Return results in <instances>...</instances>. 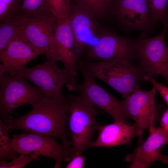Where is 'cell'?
<instances>
[{
    "label": "cell",
    "mask_w": 168,
    "mask_h": 168,
    "mask_svg": "<svg viewBox=\"0 0 168 168\" xmlns=\"http://www.w3.org/2000/svg\"><path fill=\"white\" fill-rule=\"evenodd\" d=\"M28 114L12 119L4 120L9 130L19 129L58 138L63 144L71 148V134L67 128L69 105L67 97L63 102L46 96L32 105Z\"/></svg>",
    "instance_id": "cell-1"
},
{
    "label": "cell",
    "mask_w": 168,
    "mask_h": 168,
    "mask_svg": "<svg viewBox=\"0 0 168 168\" xmlns=\"http://www.w3.org/2000/svg\"><path fill=\"white\" fill-rule=\"evenodd\" d=\"M67 97L69 105L68 122L72 146L66 159L70 161L73 156L82 155L85 150L93 147V136L102 124L96 119L100 111L90 102L75 94Z\"/></svg>",
    "instance_id": "cell-2"
},
{
    "label": "cell",
    "mask_w": 168,
    "mask_h": 168,
    "mask_svg": "<svg viewBox=\"0 0 168 168\" xmlns=\"http://www.w3.org/2000/svg\"><path fill=\"white\" fill-rule=\"evenodd\" d=\"M83 62L95 78L104 81L119 92L124 99L140 89V84L148 81L151 77L140 65L136 67L131 64L105 61Z\"/></svg>",
    "instance_id": "cell-3"
},
{
    "label": "cell",
    "mask_w": 168,
    "mask_h": 168,
    "mask_svg": "<svg viewBox=\"0 0 168 168\" xmlns=\"http://www.w3.org/2000/svg\"><path fill=\"white\" fill-rule=\"evenodd\" d=\"M17 75L23 77L34 83L45 95L54 98L59 102L65 101L62 90L66 85L69 91L76 90V79L68 71L61 68L57 62L47 60L30 68L26 67L20 69Z\"/></svg>",
    "instance_id": "cell-4"
},
{
    "label": "cell",
    "mask_w": 168,
    "mask_h": 168,
    "mask_svg": "<svg viewBox=\"0 0 168 168\" xmlns=\"http://www.w3.org/2000/svg\"><path fill=\"white\" fill-rule=\"evenodd\" d=\"M138 39L132 40L107 30L100 31L96 44L89 46L86 56L90 62L105 61L132 64L138 58Z\"/></svg>",
    "instance_id": "cell-5"
},
{
    "label": "cell",
    "mask_w": 168,
    "mask_h": 168,
    "mask_svg": "<svg viewBox=\"0 0 168 168\" xmlns=\"http://www.w3.org/2000/svg\"><path fill=\"white\" fill-rule=\"evenodd\" d=\"M26 79L18 75H8L0 81V119L11 118L10 114L17 108L32 105L46 96L40 89L29 84Z\"/></svg>",
    "instance_id": "cell-6"
},
{
    "label": "cell",
    "mask_w": 168,
    "mask_h": 168,
    "mask_svg": "<svg viewBox=\"0 0 168 168\" xmlns=\"http://www.w3.org/2000/svg\"><path fill=\"white\" fill-rule=\"evenodd\" d=\"M10 147L17 154L51 158L55 161V168L61 167L62 163L68 156L71 149L58 144L53 138L30 132L14 134Z\"/></svg>",
    "instance_id": "cell-7"
},
{
    "label": "cell",
    "mask_w": 168,
    "mask_h": 168,
    "mask_svg": "<svg viewBox=\"0 0 168 168\" xmlns=\"http://www.w3.org/2000/svg\"><path fill=\"white\" fill-rule=\"evenodd\" d=\"M168 28L163 26L157 35L149 38L142 35L138 39L137 44L138 58L140 65L150 77L160 75L168 82V47L165 39Z\"/></svg>",
    "instance_id": "cell-8"
},
{
    "label": "cell",
    "mask_w": 168,
    "mask_h": 168,
    "mask_svg": "<svg viewBox=\"0 0 168 168\" xmlns=\"http://www.w3.org/2000/svg\"><path fill=\"white\" fill-rule=\"evenodd\" d=\"M78 68L83 75V81L77 84L76 90L80 96L94 106L109 114L115 121L128 123L122 101H119L101 87L86 68L83 61L78 64Z\"/></svg>",
    "instance_id": "cell-9"
},
{
    "label": "cell",
    "mask_w": 168,
    "mask_h": 168,
    "mask_svg": "<svg viewBox=\"0 0 168 168\" xmlns=\"http://www.w3.org/2000/svg\"><path fill=\"white\" fill-rule=\"evenodd\" d=\"M156 90L139 89L130 94L122 101L125 112L128 118L133 119L138 131L139 144L144 141L143 131H149L155 128L157 109L155 95Z\"/></svg>",
    "instance_id": "cell-10"
},
{
    "label": "cell",
    "mask_w": 168,
    "mask_h": 168,
    "mask_svg": "<svg viewBox=\"0 0 168 168\" xmlns=\"http://www.w3.org/2000/svg\"><path fill=\"white\" fill-rule=\"evenodd\" d=\"M58 21L52 14L45 18L25 17L16 36L43 52L47 60L52 49Z\"/></svg>",
    "instance_id": "cell-11"
},
{
    "label": "cell",
    "mask_w": 168,
    "mask_h": 168,
    "mask_svg": "<svg viewBox=\"0 0 168 168\" xmlns=\"http://www.w3.org/2000/svg\"><path fill=\"white\" fill-rule=\"evenodd\" d=\"M149 10L146 0H113L110 13L125 27L140 31L146 37L154 26Z\"/></svg>",
    "instance_id": "cell-12"
},
{
    "label": "cell",
    "mask_w": 168,
    "mask_h": 168,
    "mask_svg": "<svg viewBox=\"0 0 168 168\" xmlns=\"http://www.w3.org/2000/svg\"><path fill=\"white\" fill-rule=\"evenodd\" d=\"M147 140L139 144L126 161L131 163L130 168H147L154 162L161 161L168 163V157L162 153V146L168 144V131L159 127L149 131Z\"/></svg>",
    "instance_id": "cell-13"
},
{
    "label": "cell",
    "mask_w": 168,
    "mask_h": 168,
    "mask_svg": "<svg viewBox=\"0 0 168 168\" xmlns=\"http://www.w3.org/2000/svg\"><path fill=\"white\" fill-rule=\"evenodd\" d=\"M62 62L64 68L75 77L78 69L77 57L68 17L58 21L49 59Z\"/></svg>",
    "instance_id": "cell-14"
},
{
    "label": "cell",
    "mask_w": 168,
    "mask_h": 168,
    "mask_svg": "<svg viewBox=\"0 0 168 168\" xmlns=\"http://www.w3.org/2000/svg\"><path fill=\"white\" fill-rule=\"evenodd\" d=\"M76 52L81 54L86 44L98 39L100 31L95 18L70 0L68 17Z\"/></svg>",
    "instance_id": "cell-15"
},
{
    "label": "cell",
    "mask_w": 168,
    "mask_h": 168,
    "mask_svg": "<svg viewBox=\"0 0 168 168\" xmlns=\"http://www.w3.org/2000/svg\"><path fill=\"white\" fill-rule=\"evenodd\" d=\"M44 54L27 41L16 37L5 51L0 53V61L8 75H17L18 71L26 67L27 64L35 58Z\"/></svg>",
    "instance_id": "cell-16"
},
{
    "label": "cell",
    "mask_w": 168,
    "mask_h": 168,
    "mask_svg": "<svg viewBox=\"0 0 168 168\" xmlns=\"http://www.w3.org/2000/svg\"><path fill=\"white\" fill-rule=\"evenodd\" d=\"M98 131V136L93 142V147H112L129 144L138 135L134 124L132 125L129 123L115 121L108 125H102Z\"/></svg>",
    "instance_id": "cell-17"
},
{
    "label": "cell",
    "mask_w": 168,
    "mask_h": 168,
    "mask_svg": "<svg viewBox=\"0 0 168 168\" xmlns=\"http://www.w3.org/2000/svg\"><path fill=\"white\" fill-rule=\"evenodd\" d=\"M19 13L25 17L38 18L53 14L50 0H22Z\"/></svg>",
    "instance_id": "cell-18"
},
{
    "label": "cell",
    "mask_w": 168,
    "mask_h": 168,
    "mask_svg": "<svg viewBox=\"0 0 168 168\" xmlns=\"http://www.w3.org/2000/svg\"><path fill=\"white\" fill-rule=\"evenodd\" d=\"M25 17L19 14L0 23V53L13 41L21 26Z\"/></svg>",
    "instance_id": "cell-19"
},
{
    "label": "cell",
    "mask_w": 168,
    "mask_h": 168,
    "mask_svg": "<svg viewBox=\"0 0 168 168\" xmlns=\"http://www.w3.org/2000/svg\"><path fill=\"white\" fill-rule=\"evenodd\" d=\"M73 2L95 19L110 13L113 0H73Z\"/></svg>",
    "instance_id": "cell-20"
},
{
    "label": "cell",
    "mask_w": 168,
    "mask_h": 168,
    "mask_svg": "<svg viewBox=\"0 0 168 168\" xmlns=\"http://www.w3.org/2000/svg\"><path fill=\"white\" fill-rule=\"evenodd\" d=\"M9 130L7 126L0 119V162H6L7 160H12L16 157L17 154L12 151L10 147L11 140L8 134Z\"/></svg>",
    "instance_id": "cell-21"
},
{
    "label": "cell",
    "mask_w": 168,
    "mask_h": 168,
    "mask_svg": "<svg viewBox=\"0 0 168 168\" xmlns=\"http://www.w3.org/2000/svg\"><path fill=\"white\" fill-rule=\"evenodd\" d=\"M168 0H153L148 6L151 21L154 25L158 21L168 27L167 4Z\"/></svg>",
    "instance_id": "cell-22"
},
{
    "label": "cell",
    "mask_w": 168,
    "mask_h": 168,
    "mask_svg": "<svg viewBox=\"0 0 168 168\" xmlns=\"http://www.w3.org/2000/svg\"><path fill=\"white\" fill-rule=\"evenodd\" d=\"M22 0H0V22L4 21L19 15Z\"/></svg>",
    "instance_id": "cell-23"
},
{
    "label": "cell",
    "mask_w": 168,
    "mask_h": 168,
    "mask_svg": "<svg viewBox=\"0 0 168 168\" xmlns=\"http://www.w3.org/2000/svg\"><path fill=\"white\" fill-rule=\"evenodd\" d=\"M53 14L58 21L67 18L70 0H50Z\"/></svg>",
    "instance_id": "cell-24"
},
{
    "label": "cell",
    "mask_w": 168,
    "mask_h": 168,
    "mask_svg": "<svg viewBox=\"0 0 168 168\" xmlns=\"http://www.w3.org/2000/svg\"><path fill=\"white\" fill-rule=\"evenodd\" d=\"M38 160L39 158L37 156L31 155L28 156L23 154H20L19 156L16 157L10 163L0 162V168H22L29 163Z\"/></svg>",
    "instance_id": "cell-25"
},
{
    "label": "cell",
    "mask_w": 168,
    "mask_h": 168,
    "mask_svg": "<svg viewBox=\"0 0 168 168\" xmlns=\"http://www.w3.org/2000/svg\"><path fill=\"white\" fill-rule=\"evenodd\" d=\"M151 82L160 93L166 103L168 107V87L157 82L155 78L150 77L149 81Z\"/></svg>",
    "instance_id": "cell-26"
},
{
    "label": "cell",
    "mask_w": 168,
    "mask_h": 168,
    "mask_svg": "<svg viewBox=\"0 0 168 168\" xmlns=\"http://www.w3.org/2000/svg\"><path fill=\"white\" fill-rule=\"evenodd\" d=\"M85 157L82 155L73 156L66 166L67 168H82L84 165Z\"/></svg>",
    "instance_id": "cell-27"
},
{
    "label": "cell",
    "mask_w": 168,
    "mask_h": 168,
    "mask_svg": "<svg viewBox=\"0 0 168 168\" xmlns=\"http://www.w3.org/2000/svg\"><path fill=\"white\" fill-rule=\"evenodd\" d=\"M159 127L168 131V107L161 118Z\"/></svg>",
    "instance_id": "cell-28"
},
{
    "label": "cell",
    "mask_w": 168,
    "mask_h": 168,
    "mask_svg": "<svg viewBox=\"0 0 168 168\" xmlns=\"http://www.w3.org/2000/svg\"><path fill=\"white\" fill-rule=\"evenodd\" d=\"M6 72V68L3 64H0V81H1L5 77V72Z\"/></svg>",
    "instance_id": "cell-29"
},
{
    "label": "cell",
    "mask_w": 168,
    "mask_h": 168,
    "mask_svg": "<svg viewBox=\"0 0 168 168\" xmlns=\"http://www.w3.org/2000/svg\"><path fill=\"white\" fill-rule=\"evenodd\" d=\"M148 6H149L152 2L153 0H146Z\"/></svg>",
    "instance_id": "cell-30"
},
{
    "label": "cell",
    "mask_w": 168,
    "mask_h": 168,
    "mask_svg": "<svg viewBox=\"0 0 168 168\" xmlns=\"http://www.w3.org/2000/svg\"><path fill=\"white\" fill-rule=\"evenodd\" d=\"M167 32H168V30H167Z\"/></svg>",
    "instance_id": "cell-31"
}]
</instances>
